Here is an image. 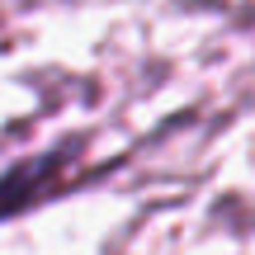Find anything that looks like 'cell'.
Instances as JSON below:
<instances>
[{"instance_id":"cell-1","label":"cell","mask_w":255,"mask_h":255,"mask_svg":"<svg viewBox=\"0 0 255 255\" xmlns=\"http://www.w3.org/2000/svg\"><path fill=\"white\" fill-rule=\"evenodd\" d=\"M66 161H71V146H57L47 156H33V161H19L9 170H0V222L28 213L33 203H43L62 184Z\"/></svg>"}]
</instances>
